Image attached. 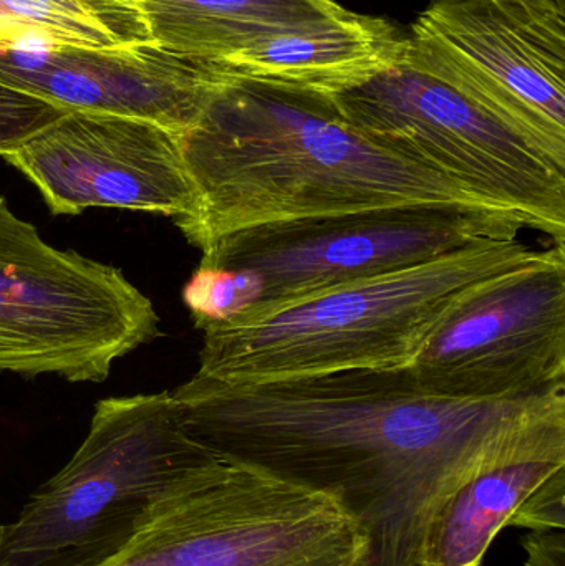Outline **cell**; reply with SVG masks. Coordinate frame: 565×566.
Segmentation results:
<instances>
[{
  "label": "cell",
  "mask_w": 565,
  "mask_h": 566,
  "mask_svg": "<svg viewBox=\"0 0 565 566\" xmlns=\"http://www.w3.org/2000/svg\"><path fill=\"white\" fill-rule=\"evenodd\" d=\"M0 531H2V525H0Z\"/></svg>",
  "instance_id": "44dd1931"
},
{
  "label": "cell",
  "mask_w": 565,
  "mask_h": 566,
  "mask_svg": "<svg viewBox=\"0 0 565 566\" xmlns=\"http://www.w3.org/2000/svg\"><path fill=\"white\" fill-rule=\"evenodd\" d=\"M156 336L151 300L119 269L53 248L0 196V373L102 382Z\"/></svg>",
  "instance_id": "8992f818"
},
{
  "label": "cell",
  "mask_w": 565,
  "mask_h": 566,
  "mask_svg": "<svg viewBox=\"0 0 565 566\" xmlns=\"http://www.w3.org/2000/svg\"><path fill=\"white\" fill-rule=\"evenodd\" d=\"M70 109L0 83V155L29 142Z\"/></svg>",
  "instance_id": "2e32d148"
},
{
  "label": "cell",
  "mask_w": 565,
  "mask_h": 566,
  "mask_svg": "<svg viewBox=\"0 0 565 566\" xmlns=\"http://www.w3.org/2000/svg\"><path fill=\"white\" fill-rule=\"evenodd\" d=\"M526 566H565L564 531L530 532L523 538Z\"/></svg>",
  "instance_id": "ac0fdd59"
},
{
  "label": "cell",
  "mask_w": 565,
  "mask_h": 566,
  "mask_svg": "<svg viewBox=\"0 0 565 566\" xmlns=\"http://www.w3.org/2000/svg\"><path fill=\"white\" fill-rule=\"evenodd\" d=\"M332 98L375 145L565 244V166L405 56Z\"/></svg>",
  "instance_id": "52a82bcc"
},
{
  "label": "cell",
  "mask_w": 565,
  "mask_h": 566,
  "mask_svg": "<svg viewBox=\"0 0 565 566\" xmlns=\"http://www.w3.org/2000/svg\"><path fill=\"white\" fill-rule=\"evenodd\" d=\"M521 241L481 242L417 268L347 283L205 329L198 375L264 382L347 369L408 368L464 296L533 264Z\"/></svg>",
  "instance_id": "3957f363"
},
{
  "label": "cell",
  "mask_w": 565,
  "mask_h": 566,
  "mask_svg": "<svg viewBox=\"0 0 565 566\" xmlns=\"http://www.w3.org/2000/svg\"><path fill=\"white\" fill-rule=\"evenodd\" d=\"M189 436L171 392L96 402L62 471L0 531V566H96L159 502L222 464Z\"/></svg>",
  "instance_id": "277c9868"
},
{
  "label": "cell",
  "mask_w": 565,
  "mask_h": 566,
  "mask_svg": "<svg viewBox=\"0 0 565 566\" xmlns=\"http://www.w3.org/2000/svg\"><path fill=\"white\" fill-rule=\"evenodd\" d=\"M565 468V396L521 422L431 514L423 566H480L521 502Z\"/></svg>",
  "instance_id": "4fadbf2b"
},
{
  "label": "cell",
  "mask_w": 565,
  "mask_h": 566,
  "mask_svg": "<svg viewBox=\"0 0 565 566\" xmlns=\"http://www.w3.org/2000/svg\"><path fill=\"white\" fill-rule=\"evenodd\" d=\"M181 148L198 209L175 224L199 251L269 222L385 206H491L365 138L332 95L281 83L226 76Z\"/></svg>",
  "instance_id": "7a4b0ae2"
},
{
  "label": "cell",
  "mask_w": 565,
  "mask_h": 566,
  "mask_svg": "<svg viewBox=\"0 0 565 566\" xmlns=\"http://www.w3.org/2000/svg\"><path fill=\"white\" fill-rule=\"evenodd\" d=\"M171 396L189 436L222 461L337 502L367 535L364 566H423L441 499L565 388L470 401L430 395L400 368L264 382L196 373Z\"/></svg>",
  "instance_id": "6da1fadb"
},
{
  "label": "cell",
  "mask_w": 565,
  "mask_h": 566,
  "mask_svg": "<svg viewBox=\"0 0 565 566\" xmlns=\"http://www.w3.org/2000/svg\"><path fill=\"white\" fill-rule=\"evenodd\" d=\"M151 42L221 66L281 33L350 15L335 0H135Z\"/></svg>",
  "instance_id": "5bb4252c"
},
{
  "label": "cell",
  "mask_w": 565,
  "mask_h": 566,
  "mask_svg": "<svg viewBox=\"0 0 565 566\" xmlns=\"http://www.w3.org/2000/svg\"><path fill=\"white\" fill-rule=\"evenodd\" d=\"M226 73L156 43L86 49L60 43H0V83L70 112L113 113L188 132Z\"/></svg>",
  "instance_id": "7c38bea8"
},
{
  "label": "cell",
  "mask_w": 565,
  "mask_h": 566,
  "mask_svg": "<svg viewBox=\"0 0 565 566\" xmlns=\"http://www.w3.org/2000/svg\"><path fill=\"white\" fill-rule=\"evenodd\" d=\"M27 36L23 30L13 22L12 17L3 9L0 2V43L25 42Z\"/></svg>",
  "instance_id": "d6986e66"
},
{
  "label": "cell",
  "mask_w": 565,
  "mask_h": 566,
  "mask_svg": "<svg viewBox=\"0 0 565 566\" xmlns=\"http://www.w3.org/2000/svg\"><path fill=\"white\" fill-rule=\"evenodd\" d=\"M523 229H533L526 218L491 206H385L239 229L202 249L199 265L254 275L261 298L238 322L468 245L516 241Z\"/></svg>",
  "instance_id": "5b68a950"
},
{
  "label": "cell",
  "mask_w": 565,
  "mask_h": 566,
  "mask_svg": "<svg viewBox=\"0 0 565 566\" xmlns=\"http://www.w3.org/2000/svg\"><path fill=\"white\" fill-rule=\"evenodd\" d=\"M367 552L360 525L327 495L224 461L96 566H362Z\"/></svg>",
  "instance_id": "ba28073f"
},
{
  "label": "cell",
  "mask_w": 565,
  "mask_h": 566,
  "mask_svg": "<svg viewBox=\"0 0 565 566\" xmlns=\"http://www.w3.org/2000/svg\"><path fill=\"white\" fill-rule=\"evenodd\" d=\"M430 395L470 401L565 388V249L461 298L411 366Z\"/></svg>",
  "instance_id": "30bf717a"
},
{
  "label": "cell",
  "mask_w": 565,
  "mask_h": 566,
  "mask_svg": "<svg viewBox=\"0 0 565 566\" xmlns=\"http://www.w3.org/2000/svg\"><path fill=\"white\" fill-rule=\"evenodd\" d=\"M557 3H559L561 7H564L565 9V0H556Z\"/></svg>",
  "instance_id": "ffe728a7"
},
{
  "label": "cell",
  "mask_w": 565,
  "mask_h": 566,
  "mask_svg": "<svg viewBox=\"0 0 565 566\" xmlns=\"http://www.w3.org/2000/svg\"><path fill=\"white\" fill-rule=\"evenodd\" d=\"M404 56L565 166V9L556 0H431Z\"/></svg>",
  "instance_id": "9c48e42d"
},
{
  "label": "cell",
  "mask_w": 565,
  "mask_h": 566,
  "mask_svg": "<svg viewBox=\"0 0 565 566\" xmlns=\"http://www.w3.org/2000/svg\"><path fill=\"white\" fill-rule=\"evenodd\" d=\"M3 159L39 189L53 216L115 208L181 221L198 209L181 133L151 119L69 112Z\"/></svg>",
  "instance_id": "8fae6325"
},
{
  "label": "cell",
  "mask_w": 565,
  "mask_h": 566,
  "mask_svg": "<svg viewBox=\"0 0 565 566\" xmlns=\"http://www.w3.org/2000/svg\"><path fill=\"white\" fill-rule=\"evenodd\" d=\"M27 40L118 49L151 42L135 0H0Z\"/></svg>",
  "instance_id": "9a60e30c"
},
{
  "label": "cell",
  "mask_w": 565,
  "mask_h": 566,
  "mask_svg": "<svg viewBox=\"0 0 565 566\" xmlns=\"http://www.w3.org/2000/svg\"><path fill=\"white\" fill-rule=\"evenodd\" d=\"M508 527L530 532L564 531L565 468L541 482L511 515Z\"/></svg>",
  "instance_id": "e0dca14e"
}]
</instances>
